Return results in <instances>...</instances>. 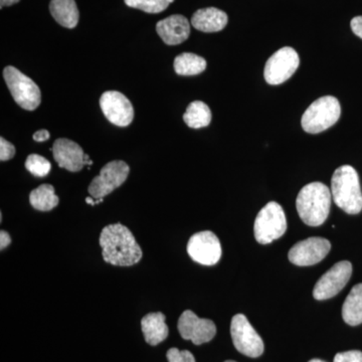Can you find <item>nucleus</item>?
Wrapping results in <instances>:
<instances>
[{"mask_svg":"<svg viewBox=\"0 0 362 362\" xmlns=\"http://www.w3.org/2000/svg\"><path fill=\"white\" fill-rule=\"evenodd\" d=\"M49 11L57 23L64 28H74L78 25L80 13L75 0H52Z\"/></svg>","mask_w":362,"mask_h":362,"instance_id":"19","label":"nucleus"},{"mask_svg":"<svg viewBox=\"0 0 362 362\" xmlns=\"http://www.w3.org/2000/svg\"><path fill=\"white\" fill-rule=\"evenodd\" d=\"M11 243V235H8V233L4 232V230H1L0 232V250H4L6 247H8Z\"/></svg>","mask_w":362,"mask_h":362,"instance_id":"30","label":"nucleus"},{"mask_svg":"<svg viewBox=\"0 0 362 362\" xmlns=\"http://www.w3.org/2000/svg\"><path fill=\"white\" fill-rule=\"evenodd\" d=\"M52 151L54 160L61 168H65L71 173H78L86 166L84 150L78 143L70 139H57Z\"/></svg>","mask_w":362,"mask_h":362,"instance_id":"15","label":"nucleus"},{"mask_svg":"<svg viewBox=\"0 0 362 362\" xmlns=\"http://www.w3.org/2000/svg\"><path fill=\"white\" fill-rule=\"evenodd\" d=\"M333 362H362V352L359 350L340 352L335 356Z\"/></svg>","mask_w":362,"mask_h":362,"instance_id":"27","label":"nucleus"},{"mask_svg":"<svg viewBox=\"0 0 362 362\" xmlns=\"http://www.w3.org/2000/svg\"><path fill=\"white\" fill-rule=\"evenodd\" d=\"M287 230V218L283 207L278 202H271L259 211L255 221L254 233L257 242L271 244L282 237Z\"/></svg>","mask_w":362,"mask_h":362,"instance_id":"5","label":"nucleus"},{"mask_svg":"<svg viewBox=\"0 0 362 362\" xmlns=\"http://www.w3.org/2000/svg\"><path fill=\"white\" fill-rule=\"evenodd\" d=\"M352 32L362 40V16H356L350 23Z\"/></svg>","mask_w":362,"mask_h":362,"instance_id":"29","label":"nucleus"},{"mask_svg":"<svg viewBox=\"0 0 362 362\" xmlns=\"http://www.w3.org/2000/svg\"><path fill=\"white\" fill-rule=\"evenodd\" d=\"M342 318L349 325L362 323V283L352 288L342 306Z\"/></svg>","mask_w":362,"mask_h":362,"instance_id":"20","label":"nucleus"},{"mask_svg":"<svg viewBox=\"0 0 362 362\" xmlns=\"http://www.w3.org/2000/svg\"><path fill=\"white\" fill-rule=\"evenodd\" d=\"M49 132L47 130L42 129L37 131L33 134V140L37 142H45L49 139Z\"/></svg>","mask_w":362,"mask_h":362,"instance_id":"31","label":"nucleus"},{"mask_svg":"<svg viewBox=\"0 0 362 362\" xmlns=\"http://www.w3.org/2000/svg\"><path fill=\"white\" fill-rule=\"evenodd\" d=\"M230 335L235 349L244 356L256 358L264 354L263 339L243 314L233 317Z\"/></svg>","mask_w":362,"mask_h":362,"instance_id":"7","label":"nucleus"},{"mask_svg":"<svg viewBox=\"0 0 362 362\" xmlns=\"http://www.w3.org/2000/svg\"><path fill=\"white\" fill-rule=\"evenodd\" d=\"M332 194L322 182L305 185L297 197L296 207L300 218L307 226H319L329 216Z\"/></svg>","mask_w":362,"mask_h":362,"instance_id":"2","label":"nucleus"},{"mask_svg":"<svg viewBox=\"0 0 362 362\" xmlns=\"http://www.w3.org/2000/svg\"><path fill=\"white\" fill-rule=\"evenodd\" d=\"M178 331L183 339L195 345L209 342L216 334V324L209 319L199 318L192 310L183 312L178 319Z\"/></svg>","mask_w":362,"mask_h":362,"instance_id":"12","label":"nucleus"},{"mask_svg":"<svg viewBox=\"0 0 362 362\" xmlns=\"http://www.w3.org/2000/svg\"><path fill=\"white\" fill-rule=\"evenodd\" d=\"M156 32L164 44L177 45L189 37L190 23L185 16L173 14L157 23Z\"/></svg>","mask_w":362,"mask_h":362,"instance_id":"16","label":"nucleus"},{"mask_svg":"<svg viewBox=\"0 0 362 362\" xmlns=\"http://www.w3.org/2000/svg\"><path fill=\"white\" fill-rule=\"evenodd\" d=\"M105 117L114 125L127 127L134 118V109L127 97L117 90L105 92L100 98Z\"/></svg>","mask_w":362,"mask_h":362,"instance_id":"13","label":"nucleus"},{"mask_svg":"<svg viewBox=\"0 0 362 362\" xmlns=\"http://www.w3.org/2000/svg\"><path fill=\"white\" fill-rule=\"evenodd\" d=\"M14 156H16V148L13 145L4 137L0 138V160H11Z\"/></svg>","mask_w":362,"mask_h":362,"instance_id":"28","label":"nucleus"},{"mask_svg":"<svg viewBox=\"0 0 362 362\" xmlns=\"http://www.w3.org/2000/svg\"><path fill=\"white\" fill-rule=\"evenodd\" d=\"M299 64V56L293 47H282L267 61L264 71L266 82L273 86L283 84L294 75Z\"/></svg>","mask_w":362,"mask_h":362,"instance_id":"9","label":"nucleus"},{"mask_svg":"<svg viewBox=\"0 0 362 362\" xmlns=\"http://www.w3.org/2000/svg\"><path fill=\"white\" fill-rule=\"evenodd\" d=\"M309 362H325V361H321V359H312V361H309Z\"/></svg>","mask_w":362,"mask_h":362,"instance_id":"34","label":"nucleus"},{"mask_svg":"<svg viewBox=\"0 0 362 362\" xmlns=\"http://www.w3.org/2000/svg\"><path fill=\"white\" fill-rule=\"evenodd\" d=\"M228 18L225 11L216 7H206L195 11L192 25L202 33H218L228 25Z\"/></svg>","mask_w":362,"mask_h":362,"instance_id":"17","label":"nucleus"},{"mask_svg":"<svg viewBox=\"0 0 362 362\" xmlns=\"http://www.w3.org/2000/svg\"><path fill=\"white\" fill-rule=\"evenodd\" d=\"M141 327L145 341L152 346L164 341L168 337V326L165 323V316L161 312H154L143 317Z\"/></svg>","mask_w":362,"mask_h":362,"instance_id":"18","label":"nucleus"},{"mask_svg":"<svg viewBox=\"0 0 362 362\" xmlns=\"http://www.w3.org/2000/svg\"><path fill=\"white\" fill-rule=\"evenodd\" d=\"M225 362H237V361H226Z\"/></svg>","mask_w":362,"mask_h":362,"instance_id":"35","label":"nucleus"},{"mask_svg":"<svg viewBox=\"0 0 362 362\" xmlns=\"http://www.w3.org/2000/svg\"><path fill=\"white\" fill-rule=\"evenodd\" d=\"M166 356L168 362H195L194 356L188 350L170 349Z\"/></svg>","mask_w":362,"mask_h":362,"instance_id":"26","label":"nucleus"},{"mask_svg":"<svg viewBox=\"0 0 362 362\" xmlns=\"http://www.w3.org/2000/svg\"><path fill=\"white\" fill-rule=\"evenodd\" d=\"M86 202H87L88 204H90V206H96V204L103 202V199H93V197H87V199H86Z\"/></svg>","mask_w":362,"mask_h":362,"instance_id":"33","label":"nucleus"},{"mask_svg":"<svg viewBox=\"0 0 362 362\" xmlns=\"http://www.w3.org/2000/svg\"><path fill=\"white\" fill-rule=\"evenodd\" d=\"M175 0H124L126 6L140 9L147 13H159L165 11Z\"/></svg>","mask_w":362,"mask_h":362,"instance_id":"24","label":"nucleus"},{"mask_svg":"<svg viewBox=\"0 0 362 362\" xmlns=\"http://www.w3.org/2000/svg\"><path fill=\"white\" fill-rule=\"evenodd\" d=\"M187 252L190 258L204 266H214L221 258L220 240L213 232L204 230L194 233L187 244Z\"/></svg>","mask_w":362,"mask_h":362,"instance_id":"10","label":"nucleus"},{"mask_svg":"<svg viewBox=\"0 0 362 362\" xmlns=\"http://www.w3.org/2000/svg\"><path fill=\"white\" fill-rule=\"evenodd\" d=\"M25 168L33 176L45 177L51 171L52 164L45 157L37 156V154H30L26 158Z\"/></svg>","mask_w":362,"mask_h":362,"instance_id":"25","label":"nucleus"},{"mask_svg":"<svg viewBox=\"0 0 362 362\" xmlns=\"http://www.w3.org/2000/svg\"><path fill=\"white\" fill-rule=\"evenodd\" d=\"M130 168L122 160L109 162L101 169L100 175L92 180L89 187V194L93 199H101L112 194L117 188L127 180Z\"/></svg>","mask_w":362,"mask_h":362,"instance_id":"8","label":"nucleus"},{"mask_svg":"<svg viewBox=\"0 0 362 362\" xmlns=\"http://www.w3.org/2000/svg\"><path fill=\"white\" fill-rule=\"evenodd\" d=\"M330 249L329 240L323 238L312 237L294 245L290 250L288 257L294 265L313 266L322 261L330 252Z\"/></svg>","mask_w":362,"mask_h":362,"instance_id":"14","label":"nucleus"},{"mask_svg":"<svg viewBox=\"0 0 362 362\" xmlns=\"http://www.w3.org/2000/svg\"><path fill=\"white\" fill-rule=\"evenodd\" d=\"M4 78L11 96L18 106L28 111L35 110L40 106L42 94L39 86L32 78L13 66L4 69Z\"/></svg>","mask_w":362,"mask_h":362,"instance_id":"6","label":"nucleus"},{"mask_svg":"<svg viewBox=\"0 0 362 362\" xmlns=\"http://www.w3.org/2000/svg\"><path fill=\"white\" fill-rule=\"evenodd\" d=\"M341 115V107L337 98H319L308 107L302 116L301 125L305 132L318 134L329 129Z\"/></svg>","mask_w":362,"mask_h":362,"instance_id":"4","label":"nucleus"},{"mask_svg":"<svg viewBox=\"0 0 362 362\" xmlns=\"http://www.w3.org/2000/svg\"><path fill=\"white\" fill-rule=\"evenodd\" d=\"M183 121L192 129L207 127L211 122V112L209 107L202 101H194L188 105L183 115Z\"/></svg>","mask_w":362,"mask_h":362,"instance_id":"21","label":"nucleus"},{"mask_svg":"<svg viewBox=\"0 0 362 362\" xmlns=\"http://www.w3.org/2000/svg\"><path fill=\"white\" fill-rule=\"evenodd\" d=\"M206 61L197 54L183 52L175 59V71L180 76H195L206 69Z\"/></svg>","mask_w":362,"mask_h":362,"instance_id":"22","label":"nucleus"},{"mask_svg":"<svg viewBox=\"0 0 362 362\" xmlns=\"http://www.w3.org/2000/svg\"><path fill=\"white\" fill-rule=\"evenodd\" d=\"M102 256L106 263L130 267L141 261L143 252L127 226L113 223L105 226L100 235Z\"/></svg>","mask_w":362,"mask_h":362,"instance_id":"1","label":"nucleus"},{"mask_svg":"<svg viewBox=\"0 0 362 362\" xmlns=\"http://www.w3.org/2000/svg\"><path fill=\"white\" fill-rule=\"evenodd\" d=\"M331 194L338 207L349 214L362 211V192L358 173L350 165L340 166L331 180Z\"/></svg>","mask_w":362,"mask_h":362,"instance_id":"3","label":"nucleus"},{"mask_svg":"<svg viewBox=\"0 0 362 362\" xmlns=\"http://www.w3.org/2000/svg\"><path fill=\"white\" fill-rule=\"evenodd\" d=\"M21 0H0V7L4 8V6H11L18 4Z\"/></svg>","mask_w":362,"mask_h":362,"instance_id":"32","label":"nucleus"},{"mask_svg":"<svg viewBox=\"0 0 362 362\" xmlns=\"http://www.w3.org/2000/svg\"><path fill=\"white\" fill-rule=\"evenodd\" d=\"M30 202L33 209L37 211H49L58 206L59 199L54 194V188L52 185H42L30 192Z\"/></svg>","mask_w":362,"mask_h":362,"instance_id":"23","label":"nucleus"},{"mask_svg":"<svg viewBox=\"0 0 362 362\" xmlns=\"http://www.w3.org/2000/svg\"><path fill=\"white\" fill-rule=\"evenodd\" d=\"M352 275V265L349 261L335 264L329 271L319 279L313 290L316 300H327L337 296L349 283Z\"/></svg>","mask_w":362,"mask_h":362,"instance_id":"11","label":"nucleus"}]
</instances>
